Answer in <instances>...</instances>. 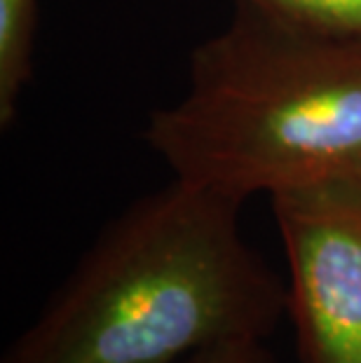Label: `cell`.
Listing matches in <instances>:
<instances>
[{
  "label": "cell",
  "mask_w": 361,
  "mask_h": 363,
  "mask_svg": "<svg viewBox=\"0 0 361 363\" xmlns=\"http://www.w3.org/2000/svg\"><path fill=\"white\" fill-rule=\"evenodd\" d=\"M244 202L174 179L106 225L0 363H176L270 337L287 281L244 239Z\"/></svg>",
  "instance_id": "6da1fadb"
},
{
  "label": "cell",
  "mask_w": 361,
  "mask_h": 363,
  "mask_svg": "<svg viewBox=\"0 0 361 363\" xmlns=\"http://www.w3.org/2000/svg\"><path fill=\"white\" fill-rule=\"evenodd\" d=\"M145 141L174 179L242 202L361 174V35L235 0Z\"/></svg>",
  "instance_id": "7a4b0ae2"
},
{
  "label": "cell",
  "mask_w": 361,
  "mask_h": 363,
  "mask_svg": "<svg viewBox=\"0 0 361 363\" xmlns=\"http://www.w3.org/2000/svg\"><path fill=\"white\" fill-rule=\"evenodd\" d=\"M301 363H361V174L270 195Z\"/></svg>",
  "instance_id": "3957f363"
},
{
  "label": "cell",
  "mask_w": 361,
  "mask_h": 363,
  "mask_svg": "<svg viewBox=\"0 0 361 363\" xmlns=\"http://www.w3.org/2000/svg\"><path fill=\"white\" fill-rule=\"evenodd\" d=\"M40 0H0V127H12L33 75Z\"/></svg>",
  "instance_id": "277c9868"
},
{
  "label": "cell",
  "mask_w": 361,
  "mask_h": 363,
  "mask_svg": "<svg viewBox=\"0 0 361 363\" xmlns=\"http://www.w3.org/2000/svg\"><path fill=\"white\" fill-rule=\"evenodd\" d=\"M282 17L361 35V0H244Z\"/></svg>",
  "instance_id": "5b68a950"
},
{
  "label": "cell",
  "mask_w": 361,
  "mask_h": 363,
  "mask_svg": "<svg viewBox=\"0 0 361 363\" xmlns=\"http://www.w3.org/2000/svg\"><path fill=\"white\" fill-rule=\"evenodd\" d=\"M176 363H282L265 340H235L197 350Z\"/></svg>",
  "instance_id": "8992f818"
}]
</instances>
